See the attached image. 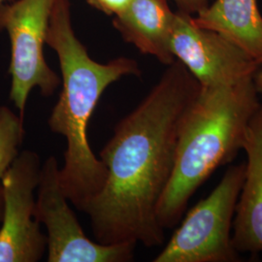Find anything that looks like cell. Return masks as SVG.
<instances>
[{
  "instance_id": "14",
  "label": "cell",
  "mask_w": 262,
  "mask_h": 262,
  "mask_svg": "<svg viewBox=\"0 0 262 262\" xmlns=\"http://www.w3.org/2000/svg\"><path fill=\"white\" fill-rule=\"evenodd\" d=\"M176 5L178 11L189 15H196L199 11L208 6L209 0H171Z\"/></svg>"
},
{
  "instance_id": "7",
  "label": "cell",
  "mask_w": 262,
  "mask_h": 262,
  "mask_svg": "<svg viewBox=\"0 0 262 262\" xmlns=\"http://www.w3.org/2000/svg\"><path fill=\"white\" fill-rule=\"evenodd\" d=\"M40 170L37 152L23 150L0 181V262H38L47 253V235L42 233L35 213Z\"/></svg>"
},
{
  "instance_id": "9",
  "label": "cell",
  "mask_w": 262,
  "mask_h": 262,
  "mask_svg": "<svg viewBox=\"0 0 262 262\" xmlns=\"http://www.w3.org/2000/svg\"><path fill=\"white\" fill-rule=\"evenodd\" d=\"M245 179L235 210L232 243L239 253H262V104L249 122L244 140Z\"/></svg>"
},
{
  "instance_id": "4",
  "label": "cell",
  "mask_w": 262,
  "mask_h": 262,
  "mask_svg": "<svg viewBox=\"0 0 262 262\" xmlns=\"http://www.w3.org/2000/svg\"><path fill=\"white\" fill-rule=\"evenodd\" d=\"M245 162L229 166L213 191L191 208L154 262H238L232 243Z\"/></svg>"
},
{
  "instance_id": "15",
  "label": "cell",
  "mask_w": 262,
  "mask_h": 262,
  "mask_svg": "<svg viewBox=\"0 0 262 262\" xmlns=\"http://www.w3.org/2000/svg\"><path fill=\"white\" fill-rule=\"evenodd\" d=\"M253 83L255 91L258 94H262V66H260L253 77Z\"/></svg>"
},
{
  "instance_id": "12",
  "label": "cell",
  "mask_w": 262,
  "mask_h": 262,
  "mask_svg": "<svg viewBox=\"0 0 262 262\" xmlns=\"http://www.w3.org/2000/svg\"><path fill=\"white\" fill-rule=\"evenodd\" d=\"M24 120L8 106H0V181L19 156L26 135Z\"/></svg>"
},
{
  "instance_id": "11",
  "label": "cell",
  "mask_w": 262,
  "mask_h": 262,
  "mask_svg": "<svg viewBox=\"0 0 262 262\" xmlns=\"http://www.w3.org/2000/svg\"><path fill=\"white\" fill-rule=\"evenodd\" d=\"M193 20L199 28L223 35L262 66V16L257 0H215Z\"/></svg>"
},
{
  "instance_id": "16",
  "label": "cell",
  "mask_w": 262,
  "mask_h": 262,
  "mask_svg": "<svg viewBox=\"0 0 262 262\" xmlns=\"http://www.w3.org/2000/svg\"><path fill=\"white\" fill-rule=\"evenodd\" d=\"M2 215H3V191H2V187L0 185V225L2 221Z\"/></svg>"
},
{
  "instance_id": "6",
  "label": "cell",
  "mask_w": 262,
  "mask_h": 262,
  "mask_svg": "<svg viewBox=\"0 0 262 262\" xmlns=\"http://www.w3.org/2000/svg\"><path fill=\"white\" fill-rule=\"evenodd\" d=\"M59 165L50 156L41 165L36 217L47 229L48 262H129L136 246L101 244L84 233L62 189Z\"/></svg>"
},
{
  "instance_id": "17",
  "label": "cell",
  "mask_w": 262,
  "mask_h": 262,
  "mask_svg": "<svg viewBox=\"0 0 262 262\" xmlns=\"http://www.w3.org/2000/svg\"><path fill=\"white\" fill-rule=\"evenodd\" d=\"M5 1H13V0H0V5L3 4Z\"/></svg>"
},
{
  "instance_id": "5",
  "label": "cell",
  "mask_w": 262,
  "mask_h": 262,
  "mask_svg": "<svg viewBox=\"0 0 262 262\" xmlns=\"http://www.w3.org/2000/svg\"><path fill=\"white\" fill-rule=\"evenodd\" d=\"M56 0H13L0 5V31L11 42L10 100L25 119L30 92L38 88L49 97L60 80L44 56L49 21Z\"/></svg>"
},
{
  "instance_id": "10",
  "label": "cell",
  "mask_w": 262,
  "mask_h": 262,
  "mask_svg": "<svg viewBox=\"0 0 262 262\" xmlns=\"http://www.w3.org/2000/svg\"><path fill=\"white\" fill-rule=\"evenodd\" d=\"M174 17L175 12L170 9L168 0H131L115 16L113 26L141 54L154 56L169 66L175 61L169 48Z\"/></svg>"
},
{
  "instance_id": "3",
  "label": "cell",
  "mask_w": 262,
  "mask_h": 262,
  "mask_svg": "<svg viewBox=\"0 0 262 262\" xmlns=\"http://www.w3.org/2000/svg\"><path fill=\"white\" fill-rule=\"evenodd\" d=\"M260 104L253 79L200 88L183 118L174 169L159 200L157 215L164 230L179 225L197 189L243 150L249 122Z\"/></svg>"
},
{
  "instance_id": "1",
  "label": "cell",
  "mask_w": 262,
  "mask_h": 262,
  "mask_svg": "<svg viewBox=\"0 0 262 262\" xmlns=\"http://www.w3.org/2000/svg\"><path fill=\"white\" fill-rule=\"evenodd\" d=\"M200 88L175 59L140 103L117 123L100 151L107 168L105 185L84 210L95 241L148 248L164 243L158 206L174 169L181 123Z\"/></svg>"
},
{
  "instance_id": "2",
  "label": "cell",
  "mask_w": 262,
  "mask_h": 262,
  "mask_svg": "<svg viewBox=\"0 0 262 262\" xmlns=\"http://www.w3.org/2000/svg\"><path fill=\"white\" fill-rule=\"evenodd\" d=\"M69 0H56L49 21L46 44L57 55L61 92L48 119L53 133L66 138L59 168L62 189L69 202L84 212L103 188L107 168L90 145L88 129L104 92L124 76H141L138 62L121 56L107 63L93 59L76 36Z\"/></svg>"
},
{
  "instance_id": "8",
  "label": "cell",
  "mask_w": 262,
  "mask_h": 262,
  "mask_svg": "<svg viewBox=\"0 0 262 262\" xmlns=\"http://www.w3.org/2000/svg\"><path fill=\"white\" fill-rule=\"evenodd\" d=\"M169 48L202 88L253 79L260 67L242 49L215 31L199 28L192 15L181 11L175 12Z\"/></svg>"
},
{
  "instance_id": "13",
  "label": "cell",
  "mask_w": 262,
  "mask_h": 262,
  "mask_svg": "<svg viewBox=\"0 0 262 262\" xmlns=\"http://www.w3.org/2000/svg\"><path fill=\"white\" fill-rule=\"evenodd\" d=\"M95 9L99 10L109 16H116L124 9L131 0H86Z\"/></svg>"
}]
</instances>
